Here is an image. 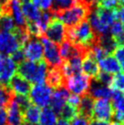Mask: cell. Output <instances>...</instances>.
<instances>
[{
	"label": "cell",
	"instance_id": "5bb4252c",
	"mask_svg": "<svg viewBox=\"0 0 124 125\" xmlns=\"http://www.w3.org/2000/svg\"><path fill=\"white\" fill-rule=\"evenodd\" d=\"M7 125H23V114L18 104L15 101L14 96L7 106Z\"/></svg>",
	"mask_w": 124,
	"mask_h": 125
},
{
	"label": "cell",
	"instance_id": "9a60e30c",
	"mask_svg": "<svg viewBox=\"0 0 124 125\" xmlns=\"http://www.w3.org/2000/svg\"><path fill=\"white\" fill-rule=\"evenodd\" d=\"M47 85L51 89H60V88H65L66 79L63 73H62L60 67L59 68H50L48 70L47 78H46Z\"/></svg>",
	"mask_w": 124,
	"mask_h": 125
},
{
	"label": "cell",
	"instance_id": "6da1fadb",
	"mask_svg": "<svg viewBox=\"0 0 124 125\" xmlns=\"http://www.w3.org/2000/svg\"><path fill=\"white\" fill-rule=\"evenodd\" d=\"M66 40L74 45L82 46L90 49L92 46L98 44L99 36L93 31L89 20L86 19L74 27L67 28Z\"/></svg>",
	"mask_w": 124,
	"mask_h": 125
},
{
	"label": "cell",
	"instance_id": "e0dca14e",
	"mask_svg": "<svg viewBox=\"0 0 124 125\" xmlns=\"http://www.w3.org/2000/svg\"><path fill=\"white\" fill-rule=\"evenodd\" d=\"M99 68L103 72L109 74H117L121 72V65L117 61V59L112 56H107L103 59L99 61Z\"/></svg>",
	"mask_w": 124,
	"mask_h": 125
},
{
	"label": "cell",
	"instance_id": "7bdbcfd3",
	"mask_svg": "<svg viewBox=\"0 0 124 125\" xmlns=\"http://www.w3.org/2000/svg\"><path fill=\"white\" fill-rule=\"evenodd\" d=\"M112 125H123L122 123H120V122H114L112 123Z\"/></svg>",
	"mask_w": 124,
	"mask_h": 125
},
{
	"label": "cell",
	"instance_id": "4fadbf2b",
	"mask_svg": "<svg viewBox=\"0 0 124 125\" xmlns=\"http://www.w3.org/2000/svg\"><path fill=\"white\" fill-rule=\"evenodd\" d=\"M89 95L92 98L93 100L96 99H104V100H111L112 94H113V90H111L110 87L102 85V84L97 82L94 80L91 81L90 90H89Z\"/></svg>",
	"mask_w": 124,
	"mask_h": 125
},
{
	"label": "cell",
	"instance_id": "e575fe53",
	"mask_svg": "<svg viewBox=\"0 0 124 125\" xmlns=\"http://www.w3.org/2000/svg\"><path fill=\"white\" fill-rule=\"evenodd\" d=\"M71 125H90V120L79 114L73 121H71Z\"/></svg>",
	"mask_w": 124,
	"mask_h": 125
},
{
	"label": "cell",
	"instance_id": "83f0119b",
	"mask_svg": "<svg viewBox=\"0 0 124 125\" xmlns=\"http://www.w3.org/2000/svg\"><path fill=\"white\" fill-rule=\"evenodd\" d=\"M124 33V24L120 20L115 21L110 28V34L113 38H118Z\"/></svg>",
	"mask_w": 124,
	"mask_h": 125
},
{
	"label": "cell",
	"instance_id": "f35d334b",
	"mask_svg": "<svg viewBox=\"0 0 124 125\" xmlns=\"http://www.w3.org/2000/svg\"><path fill=\"white\" fill-rule=\"evenodd\" d=\"M56 125H69V124L67 121H64V120H61V119H60V120H59V121L57 122Z\"/></svg>",
	"mask_w": 124,
	"mask_h": 125
},
{
	"label": "cell",
	"instance_id": "1f68e13d",
	"mask_svg": "<svg viewBox=\"0 0 124 125\" xmlns=\"http://www.w3.org/2000/svg\"><path fill=\"white\" fill-rule=\"evenodd\" d=\"M114 58L117 59V61L120 63V65H124V46H118L113 51Z\"/></svg>",
	"mask_w": 124,
	"mask_h": 125
},
{
	"label": "cell",
	"instance_id": "bcb514c9",
	"mask_svg": "<svg viewBox=\"0 0 124 125\" xmlns=\"http://www.w3.org/2000/svg\"><path fill=\"white\" fill-rule=\"evenodd\" d=\"M122 124H123V125H124V122H123V123H122Z\"/></svg>",
	"mask_w": 124,
	"mask_h": 125
},
{
	"label": "cell",
	"instance_id": "74e56055",
	"mask_svg": "<svg viewBox=\"0 0 124 125\" xmlns=\"http://www.w3.org/2000/svg\"><path fill=\"white\" fill-rule=\"evenodd\" d=\"M118 18H119V20L121 21L124 24V7L119 8V10H118Z\"/></svg>",
	"mask_w": 124,
	"mask_h": 125
},
{
	"label": "cell",
	"instance_id": "60d3db41",
	"mask_svg": "<svg viewBox=\"0 0 124 125\" xmlns=\"http://www.w3.org/2000/svg\"><path fill=\"white\" fill-rule=\"evenodd\" d=\"M90 2H91V3H93V4H98L99 3V2H100V1H101V0H90Z\"/></svg>",
	"mask_w": 124,
	"mask_h": 125
},
{
	"label": "cell",
	"instance_id": "52a82bcc",
	"mask_svg": "<svg viewBox=\"0 0 124 125\" xmlns=\"http://www.w3.org/2000/svg\"><path fill=\"white\" fill-rule=\"evenodd\" d=\"M44 37L57 45H60L65 41L67 38V27L59 18L54 17L49 22Z\"/></svg>",
	"mask_w": 124,
	"mask_h": 125
},
{
	"label": "cell",
	"instance_id": "f6af8a7d",
	"mask_svg": "<svg viewBox=\"0 0 124 125\" xmlns=\"http://www.w3.org/2000/svg\"><path fill=\"white\" fill-rule=\"evenodd\" d=\"M2 59H3V58H2V55H1V53H0V65H1V62H2Z\"/></svg>",
	"mask_w": 124,
	"mask_h": 125
},
{
	"label": "cell",
	"instance_id": "d6a6232c",
	"mask_svg": "<svg viewBox=\"0 0 124 125\" xmlns=\"http://www.w3.org/2000/svg\"><path fill=\"white\" fill-rule=\"evenodd\" d=\"M10 58L16 64L19 65L20 63H22L24 61L25 59V55H24V52H23V49H18V50H17L16 52H14L10 56Z\"/></svg>",
	"mask_w": 124,
	"mask_h": 125
},
{
	"label": "cell",
	"instance_id": "5b68a950",
	"mask_svg": "<svg viewBox=\"0 0 124 125\" xmlns=\"http://www.w3.org/2000/svg\"><path fill=\"white\" fill-rule=\"evenodd\" d=\"M40 40L43 45L44 58L48 66H49L50 68H59L62 65L63 60L60 57L59 45L50 41L46 37H42Z\"/></svg>",
	"mask_w": 124,
	"mask_h": 125
},
{
	"label": "cell",
	"instance_id": "f1b7e54d",
	"mask_svg": "<svg viewBox=\"0 0 124 125\" xmlns=\"http://www.w3.org/2000/svg\"><path fill=\"white\" fill-rule=\"evenodd\" d=\"M95 80L97 82L102 84V85L110 87V84H111V81H112V76H111V74L101 71V72H100L97 75V77L95 78Z\"/></svg>",
	"mask_w": 124,
	"mask_h": 125
},
{
	"label": "cell",
	"instance_id": "836d02e7",
	"mask_svg": "<svg viewBox=\"0 0 124 125\" xmlns=\"http://www.w3.org/2000/svg\"><path fill=\"white\" fill-rule=\"evenodd\" d=\"M80 101H81V98L78 96V95H75V94H72V95H69V98H68V104L72 106V107L76 108L79 110V107L80 105Z\"/></svg>",
	"mask_w": 124,
	"mask_h": 125
},
{
	"label": "cell",
	"instance_id": "7c38bea8",
	"mask_svg": "<svg viewBox=\"0 0 124 125\" xmlns=\"http://www.w3.org/2000/svg\"><path fill=\"white\" fill-rule=\"evenodd\" d=\"M69 96V90L64 87L58 89L53 92L51 101H50L49 105H50V109L57 115H59L61 110L66 105Z\"/></svg>",
	"mask_w": 124,
	"mask_h": 125
},
{
	"label": "cell",
	"instance_id": "30bf717a",
	"mask_svg": "<svg viewBox=\"0 0 124 125\" xmlns=\"http://www.w3.org/2000/svg\"><path fill=\"white\" fill-rule=\"evenodd\" d=\"M17 64L12 60L10 57H4L0 65V84L8 86L10 80L16 75Z\"/></svg>",
	"mask_w": 124,
	"mask_h": 125
},
{
	"label": "cell",
	"instance_id": "7402d4cb",
	"mask_svg": "<svg viewBox=\"0 0 124 125\" xmlns=\"http://www.w3.org/2000/svg\"><path fill=\"white\" fill-rule=\"evenodd\" d=\"M58 122V117L50 108H45L41 111L39 122L40 125H56Z\"/></svg>",
	"mask_w": 124,
	"mask_h": 125
},
{
	"label": "cell",
	"instance_id": "277c9868",
	"mask_svg": "<svg viewBox=\"0 0 124 125\" xmlns=\"http://www.w3.org/2000/svg\"><path fill=\"white\" fill-rule=\"evenodd\" d=\"M53 95V90L46 84H37L31 87L29 92V100L32 104L38 108L45 109L50 104Z\"/></svg>",
	"mask_w": 124,
	"mask_h": 125
},
{
	"label": "cell",
	"instance_id": "cb8c5ba5",
	"mask_svg": "<svg viewBox=\"0 0 124 125\" xmlns=\"http://www.w3.org/2000/svg\"><path fill=\"white\" fill-rule=\"evenodd\" d=\"M16 24L11 16L2 14L0 16V32H13L16 29Z\"/></svg>",
	"mask_w": 124,
	"mask_h": 125
},
{
	"label": "cell",
	"instance_id": "8fae6325",
	"mask_svg": "<svg viewBox=\"0 0 124 125\" xmlns=\"http://www.w3.org/2000/svg\"><path fill=\"white\" fill-rule=\"evenodd\" d=\"M8 88L16 95L28 96L31 90V84L23 77L19 76L18 74H16L9 81Z\"/></svg>",
	"mask_w": 124,
	"mask_h": 125
},
{
	"label": "cell",
	"instance_id": "d4e9b609",
	"mask_svg": "<svg viewBox=\"0 0 124 125\" xmlns=\"http://www.w3.org/2000/svg\"><path fill=\"white\" fill-rule=\"evenodd\" d=\"M14 96L8 86H4L0 84V109L6 108Z\"/></svg>",
	"mask_w": 124,
	"mask_h": 125
},
{
	"label": "cell",
	"instance_id": "d590c367",
	"mask_svg": "<svg viewBox=\"0 0 124 125\" xmlns=\"http://www.w3.org/2000/svg\"><path fill=\"white\" fill-rule=\"evenodd\" d=\"M0 125H7V112L5 108L0 109Z\"/></svg>",
	"mask_w": 124,
	"mask_h": 125
},
{
	"label": "cell",
	"instance_id": "44dd1931",
	"mask_svg": "<svg viewBox=\"0 0 124 125\" xmlns=\"http://www.w3.org/2000/svg\"><path fill=\"white\" fill-rule=\"evenodd\" d=\"M93 103H94V100L89 94L82 96L80 105L79 107V114L86 117L90 121L91 120V114H92Z\"/></svg>",
	"mask_w": 124,
	"mask_h": 125
},
{
	"label": "cell",
	"instance_id": "ee69618b",
	"mask_svg": "<svg viewBox=\"0 0 124 125\" xmlns=\"http://www.w3.org/2000/svg\"><path fill=\"white\" fill-rule=\"evenodd\" d=\"M18 1H19V2H23V3H25V2H28V1H29V0H18Z\"/></svg>",
	"mask_w": 124,
	"mask_h": 125
},
{
	"label": "cell",
	"instance_id": "603a6c76",
	"mask_svg": "<svg viewBox=\"0 0 124 125\" xmlns=\"http://www.w3.org/2000/svg\"><path fill=\"white\" fill-rule=\"evenodd\" d=\"M76 4V0H53L50 12L53 15L69 9Z\"/></svg>",
	"mask_w": 124,
	"mask_h": 125
},
{
	"label": "cell",
	"instance_id": "b9f144b4",
	"mask_svg": "<svg viewBox=\"0 0 124 125\" xmlns=\"http://www.w3.org/2000/svg\"><path fill=\"white\" fill-rule=\"evenodd\" d=\"M23 125H40V124H38V123H36V124H33V123H27V122H24Z\"/></svg>",
	"mask_w": 124,
	"mask_h": 125
},
{
	"label": "cell",
	"instance_id": "3957f363",
	"mask_svg": "<svg viewBox=\"0 0 124 125\" xmlns=\"http://www.w3.org/2000/svg\"><path fill=\"white\" fill-rule=\"evenodd\" d=\"M91 81L92 80L90 77L83 73H79L66 79L65 88L75 95L85 96L89 93Z\"/></svg>",
	"mask_w": 124,
	"mask_h": 125
},
{
	"label": "cell",
	"instance_id": "f546056e",
	"mask_svg": "<svg viewBox=\"0 0 124 125\" xmlns=\"http://www.w3.org/2000/svg\"><path fill=\"white\" fill-rule=\"evenodd\" d=\"M30 2L43 11H50L52 8L53 0H30Z\"/></svg>",
	"mask_w": 124,
	"mask_h": 125
},
{
	"label": "cell",
	"instance_id": "4316f807",
	"mask_svg": "<svg viewBox=\"0 0 124 125\" xmlns=\"http://www.w3.org/2000/svg\"><path fill=\"white\" fill-rule=\"evenodd\" d=\"M110 88L111 90L124 93V72H119L112 77V81Z\"/></svg>",
	"mask_w": 124,
	"mask_h": 125
},
{
	"label": "cell",
	"instance_id": "9c48e42d",
	"mask_svg": "<svg viewBox=\"0 0 124 125\" xmlns=\"http://www.w3.org/2000/svg\"><path fill=\"white\" fill-rule=\"evenodd\" d=\"M25 55V59L29 61L38 62L43 60L44 49L41 40L38 38H31L22 48Z\"/></svg>",
	"mask_w": 124,
	"mask_h": 125
},
{
	"label": "cell",
	"instance_id": "4dcf8cb0",
	"mask_svg": "<svg viewBox=\"0 0 124 125\" xmlns=\"http://www.w3.org/2000/svg\"><path fill=\"white\" fill-rule=\"evenodd\" d=\"M97 5L102 8L110 9V10H114V9L120 8V5H119L117 0H101Z\"/></svg>",
	"mask_w": 124,
	"mask_h": 125
},
{
	"label": "cell",
	"instance_id": "8992f818",
	"mask_svg": "<svg viewBox=\"0 0 124 125\" xmlns=\"http://www.w3.org/2000/svg\"><path fill=\"white\" fill-rule=\"evenodd\" d=\"M114 109L111 101L109 100L99 99L94 101L92 108L91 120L110 122L113 119Z\"/></svg>",
	"mask_w": 124,
	"mask_h": 125
},
{
	"label": "cell",
	"instance_id": "ffe728a7",
	"mask_svg": "<svg viewBox=\"0 0 124 125\" xmlns=\"http://www.w3.org/2000/svg\"><path fill=\"white\" fill-rule=\"evenodd\" d=\"M22 114H23V121H24V122L36 124V123H38L39 122L41 110H40V108H38L36 105L30 104L26 110L22 111Z\"/></svg>",
	"mask_w": 124,
	"mask_h": 125
},
{
	"label": "cell",
	"instance_id": "484cf974",
	"mask_svg": "<svg viewBox=\"0 0 124 125\" xmlns=\"http://www.w3.org/2000/svg\"><path fill=\"white\" fill-rule=\"evenodd\" d=\"M78 115H79V110L78 109L72 107L69 104H66L61 110L59 116H60L61 120H64L67 122H69V121L71 122L76 118Z\"/></svg>",
	"mask_w": 124,
	"mask_h": 125
},
{
	"label": "cell",
	"instance_id": "8d00e7d4",
	"mask_svg": "<svg viewBox=\"0 0 124 125\" xmlns=\"http://www.w3.org/2000/svg\"><path fill=\"white\" fill-rule=\"evenodd\" d=\"M90 125H112L110 122L104 121H97V120H90Z\"/></svg>",
	"mask_w": 124,
	"mask_h": 125
},
{
	"label": "cell",
	"instance_id": "ba28073f",
	"mask_svg": "<svg viewBox=\"0 0 124 125\" xmlns=\"http://www.w3.org/2000/svg\"><path fill=\"white\" fill-rule=\"evenodd\" d=\"M22 49L20 42L16 33L13 32H0V53L6 57L11 56L17 50Z\"/></svg>",
	"mask_w": 124,
	"mask_h": 125
},
{
	"label": "cell",
	"instance_id": "2e32d148",
	"mask_svg": "<svg viewBox=\"0 0 124 125\" xmlns=\"http://www.w3.org/2000/svg\"><path fill=\"white\" fill-rule=\"evenodd\" d=\"M113 101L114 122L123 123L124 122V93H121L118 90H113L112 98Z\"/></svg>",
	"mask_w": 124,
	"mask_h": 125
},
{
	"label": "cell",
	"instance_id": "7a4b0ae2",
	"mask_svg": "<svg viewBox=\"0 0 124 125\" xmlns=\"http://www.w3.org/2000/svg\"><path fill=\"white\" fill-rule=\"evenodd\" d=\"M48 64L44 60L38 62L24 60L17 66V74L34 85L44 84L48 71Z\"/></svg>",
	"mask_w": 124,
	"mask_h": 125
},
{
	"label": "cell",
	"instance_id": "ab89813d",
	"mask_svg": "<svg viewBox=\"0 0 124 125\" xmlns=\"http://www.w3.org/2000/svg\"><path fill=\"white\" fill-rule=\"evenodd\" d=\"M119 5H120V7H124V0H117Z\"/></svg>",
	"mask_w": 124,
	"mask_h": 125
},
{
	"label": "cell",
	"instance_id": "d6986e66",
	"mask_svg": "<svg viewBox=\"0 0 124 125\" xmlns=\"http://www.w3.org/2000/svg\"><path fill=\"white\" fill-rule=\"evenodd\" d=\"M81 71H83V74H85L89 77H92V78H96L97 75L100 73V68H99V64L94 59L89 55H87L82 61V65H81Z\"/></svg>",
	"mask_w": 124,
	"mask_h": 125
},
{
	"label": "cell",
	"instance_id": "ac0fdd59",
	"mask_svg": "<svg viewBox=\"0 0 124 125\" xmlns=\"http://www.w3.org/2000/svg\"><path fill=\"white\" fill-rule=\"evenodd\" d=\"M21 6H22V11L27 19V22L35 23L39 19L42 12L34 4H32L30 1H28L23 3Z\"/></svg>",
	"mask_w": 124,
	"mask_h": 125
}]
</instances>
